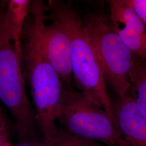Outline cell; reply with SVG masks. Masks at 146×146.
Listing matches in <instances>:
<instances>
[{"instance_id": "cell-11", "label": "cell", "mask_w": 146, "mask_h": 146, "mask_svg": "<svg viewBox=\"0 0 146 146\" xmlns=\"http://www.w3.org/2000/svg\"><path fill=\"white\" fill-rule=\"evenodd\" d=\"M38 146H107L97 141L80 138L61 128L47 141H42Z\"/></svg>"}, {"instance_id": "cell-14", "label": "cell", "mask_w": 146, "mask_h": 146, "mask_svg": "<svg viewBox=\"0 0 146 146\" xmlns=\"http://www.w3.org/2000/svg\"><path fill=\"white\" fill-rule=\"evenodd\" d=\"M142 62L143 63V65L145 66V67L146 68V62Z\"/></svg>"}, {"instance_id": "cell-6", "label": "cell", "mask_w": 146, "mask_h": 146, "mask_svg": "<svg viewBox=\"0 0 146 146\" xmlns=\"http://www.w3.org/2000/svg\"><path fill=\"white\" fill-rule=\"evenodd\" d=\"M52 20L51 24L47 25L44 22L41 28L44 51L64 89L72 91L74 89L70 40L63 27L58 21Z\"/></svg>"}, {"instance_id": "cell-7", "label": "cell", "mask_w": 146, "mask_h": 146, "mask_svg": "<svg viewBox=\"0 0 146 146\" xmlns=\"http://www.w3.org/2000/svg\"><path fill=\"white\" fill-rule=\"evenodd\" d=\"M110 20L113 29L133 55L146 62V28L124 0L110 1Z\"/></svg>"}, {"instance_id": "cell-8", "label": "cell", "mask_w": 146, "mask_h": 146, "mask_svg": "<svg viewBox=\"0 0 146 146\" xmlns=\"http://www.w3.org/2000/svg\"><path fill=\"white\" fill-rule=\"evenodd\" d=\"M115 124L128 146H146V118L130 94L112 101Z\"/></svg>"}, {"instance_id": "cell-13", "label": "cell", "mask_w": 146, "mask_h": 146, "mask_svg": "<svg viewBox=\"0 0 146 146\" xmlns=\"http://www.w3.org/2000/svg\"><path fill=\"white\" fill-rule=\"evenodd\" d=\"M0 146H12L7 122L0 106Z\"/></svg>"}, {"instance_id": "cell-3", "label": "cell", "mask_w": 146, "mask_h": 146, "mask_svg": "<svg viewBox=\"0 0 146 146\" xmlns=\"http://www.w3.org/2000/svg\"><path fill=\"white\" fill-rule=\"evenodd\" d=\"M22 52L16 46L5 2L0 7V101L9 110L21 139H35V113L27 95Z\"/></svg>"}, {"instance_id": "cell-5", "label": "cell", "mask_w": 146, "mask_h": 146, "mask_svg": "<svg viewBox=\"0 0 146 146\" xmlns=\"http://www.w3.org/2000/svg\"><path fill=\"white\" fill-rule=\"evenodd\" d=\"M57 121L61 129L80 138L107 146H128L108 113L78 91L64 90Z\"/></svg>"}, {"instance_id": "cell-12", "label": "cell", "mask_w": 146, "mask_h": 146, "mask_svg": "<svg viewBox=\"0 0 146 146\" xmlns=\"http://www.w3.org/2000/svg\"><path fill=\"white\" fill-rule=\"evenodd\" d=\"M135 13L146 28V0H124Z\"/></svg>"}, {"instance_id": "cell-4", "label": "cell", "mask_w": 146, "mask_h": 146, "mask_svg": "<svg viewBox=\"0 0 146 146\" xmlns=\"http://www.w3.org/2000/svg\"><path fill=\"white\" fill-rule=\"evenodd\" d=\"M84 23L104 73L118 98L129 94L133 55L113 29L110 19L99 13L87 16Z\"/></svg>"}, {"instance_id": "cell-2", "label": "cell", "mask_w": 146, "mask_h": 146, "mask_svg": "<svg viewBox=\"0 0 146 146\" xmlns=\"http://www.w3.org/2000/svg\"><path fill=\"white\" fill-rule=\"evenodd\" d=\"M48 7L51 19L58 22L68 34L73 81L78 92L101 107L114 121L112 101L107 91L104 73L84 21L68 3L50 1Z\"/></svg>"}, {"instance_id": "cell-10", "label": "cell", "mask_w": 146, "mask_h": 146, "mask_svg": "<svg viewBox=\"0 0 146 146\" xmlns=\"http://www.w3.org/2000/svg\"><path fill=\"white\" fill-rule=\"evenodd\" d=\"M130 81L129 94L146 118V68L141 61L134 56L130 70Z\"/></svg>"}, {"instance_id": "cell-9", "label": "cell", "mask_w": 146, "mask_h": 146, "mask_svg": "<svg viewBox=\"0 0 146 146\" xmlns=\"http://www.w3.org/2000/svg\"><path fill=\"white\" fill-rule=\"evenodd\" d=\"M31 1L28 0H11L5 2V11L17 48L22 52V36L25 23L31 10Z\"/></svg>"}, {"instance_id": "cell-1", "label": "cell", "mask_w": 146, "mask_h": 146, "mask_svg": "<svg viewBox=\"0 0 146 146\" xmlns=\"http://www.w3.org/2000/svg\"><path fill=\"white\" fill-rule=\"evenodd\" d=\"M47 6L41 1H31V19L22 36V62L29 79L37 128L43 141L58 130L57 118L64 88L44 51L41 28L47 16Z\"/></svg>"}]
</instances>
